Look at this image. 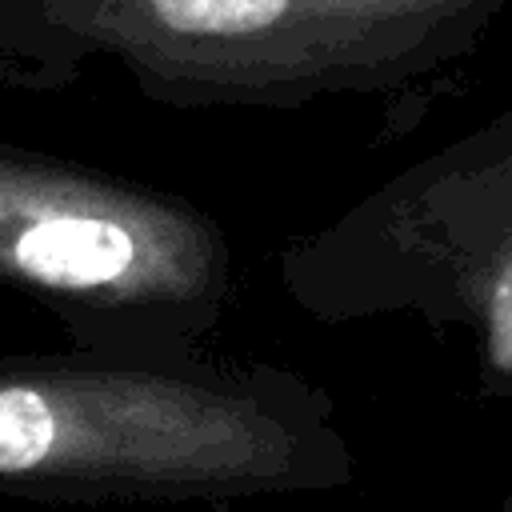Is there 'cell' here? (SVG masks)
Segmentation results:
<instances>
[{
  "instance_id": "obj_1",
  "label": "cell",
  "mask_w": 512,
  "mask_h": 512,
  "mask_svg": "<svg viewBox=\"0 0 512 512\" xmlns=\"http://www.w3.org/2000/svg\"><path fill=\"white\" fill-rule=\"evenodd\" d=\"M508 0H0V76L64 88L112 64L168 108L384 96L468 60Z\"/></svg>"
},
{
  "instance_id": "obj_4",
  "label": "cell",
  "mask_w": 512,
  "mask_h": 512,
  "mask_svg": "<svg viewBox=\"0 0 512 512\" xmlns=\"http://www.w3.org/2000/svg\"><path fill=\"white\" fill-rule=\"evenodd\" d=\"M280 280L324 320L468 328L484 388L512 392V104L288 244Z\"/></svg>"
},
{
  "instance_id": "obj_2",
  "label": "cell",
  "mask_w": 512,
  "mask_h": 512,
  "mask_svg": "<svg viewBox=\"0 0 512 512\" xmlns=\"http://www.w3.org/2000/svg\"><path fill=\"white\" fill-rule=\"evenodd\" d=\"M324 400L272 368L64 352L0 360V488L244 496L332 464Z\"/></svg>"
},
{
  "instance_id": "obj_5",
  "label": "cell",
  "mask_w": 512,
  "mask_h": 512,
  "mask_svg": "<svg viewBox=\"0 0 512 512\" xmlns=\"http://www.w3.org/2000/svg\"><path fill=\"white\" fill-rule=\"evenodd\" d=\"M508 512H512V504H508Z\"/></svg>"
},
{
  "instance_id": "obj_3",
  "label": "cell",
  "mask_w": 512,
  "mask_h": 512,
  "mask_svg": "<svg viewBox=\"0 0 512 512\" xmlns=\"http://www.w3.org/2000/svg\"><path fill=\"white\" fill-rule=\"evenodd\" d=\"M0 288L88 352L192 356L236 292L216 216L164 188L0 144Z\"/></svg>"
}]
</instances>
